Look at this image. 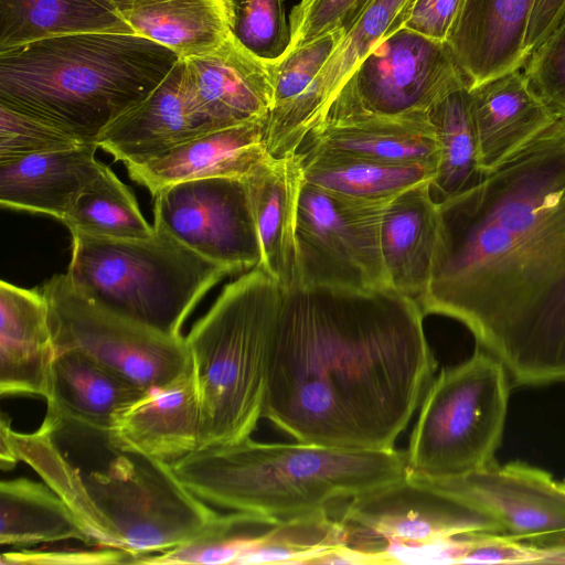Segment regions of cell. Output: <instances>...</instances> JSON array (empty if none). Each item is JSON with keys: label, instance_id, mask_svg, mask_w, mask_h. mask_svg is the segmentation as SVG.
I'll return each mask as SVG.
<instances>
[{"label": "cell", "instance_id": "6da1fadb", "mask_svg": "<svg viewBox=\"0 0 565 565\" xmlns=\"http://www.w3.org/2000/svg\"><path fill=\"white\" fill-rule=\"evenodd\" d=\"M438 212L424 316L466 326L515 386L565 382V117Z\"/></svg>", "mask_w": 565, "mask_h": 565}, {"label": "cell", "instance_id": "7a4b0ae2", "mask_svg": "<svg viewBox=\"0 0 565 565\" xmlns=\"http://www.w3.org/2000/svg\"><path fill=\"white\" fill-rule=\"evenodd\" d=\"M423 319L392 287L284 290L263 418L301 443L394 449L436 370Z\"/></svg>", "mask_w": 565, "mask_h": 565}, {"label": "cell", "instance_id": "3957f363", "mask_svg": "<svg viewBox=\"0 0 565 565\" xmlns=\"http://www.w3.org/2000/svg\"><path fill=\"white\" fill-rule=\"evenodd\" d=\"M180 57L136 33L83 32L0 51V105L94 142Z\"/></svg>", "mask_w": 565, "mask_h": 565}, {"label": "cell", "instance_id": "277c9868", "mask_svg": "<svg viewBox=\"0 0 565 565\" xmlns=\"http://www.w3.org/2000/svg\"><path fill=\"white\" fill-rule=\"evenodd\" d=\"M171 466L207 504L275 523L332 508L407 475L406 451L259 443L250 437L196 449Z\"/></svg>", "mask_w": 565, "mask_h": 565}, {"label": "cell", "instance_id": "5b68a950", "mask_svg": "<svg viewBox=\"0 0 565 565\" xmlns=\"http://www.w3.org/2000/svg\"><path fill=\"white\" fill-rule=\"evenodd\" d=\"M282 288L260 266L227 284L184 338L199 388V447L239 443L263 418Z\"/></svg>", "mask_w": 565, "mask_h": 565}, {"label": "cell", "instance_id": "8992f818", "mask_svg": "<svg viewBox=\"0 0 565 565\" xmlns=\"http://www.w3.org/2000/svg\"><path fill=\"white\" fill-rule=\"evenodd\" d=\"M142 239L72 234L66 275L102 309L168 337L199 301L233 271L193 252L163 230Z\"/></svg>", "mask_w": 565, "mask_h": 565}, {"label": "cell", "instance_id": "52a82bcc", "mask_svg": "<svg viewBox=\"0 0 565 565\" xmlns=\"http://www.w3.org/2000/svg\"><path fill=\"white\" fill-rule=\"evenodd\" d=\"M509 380L503 365L479 347L465 362L443 369L422 401L406 450L407 475L447 479L494 462Z\"/></svg>", "mask_w": 565, "mask_h": 565}, {"label": "cell", "instance_id": "ba28073f", "mask_svg": "<svg viewBox=\"0 0 565 565\" xmlns=\"http://www.w3.org/2000/svg\"><path fill=\"white\" fill-rule=\"evenodd\" d=\"M83 479L107 547L127 552L134 564L196 539L220 515L171 463L141 455L116 452L105 469Z\"/></svg>", "mask_w": 565, "mask_h": 565}, {"label": "cell", "instance_id": "9c48e42d", "mask_svg": "<svg viewBox=\"0 0 565 565\" xmlns=\"http://www.w3.org/2000/svg\"><path fill=\"white\" fill-rule=\"evenodd\" d=\"M46 298L56 353L76 351L149 392L193 367L183 337H168L115 316L82 295L66 273L51 277Z\"/></svg>", "mask_w": 565, "mask_h": 565}, {"label": "cell", "instance_id": "30bf717a", "mask_svg": "<svg viewBox=\"0 0 565 565\" xmlns=\"http://www.w3.org/2000/svg\"><path fill=\"white\" fill-rule=\"evenodd\" d=\"M388 201L353 199L303 179L295 286L391 287L381 252V223Z\"/></svg>", "mask_w": 565, "mask_h": 565}, {"label": "cell", "instance_id": "8fae6325", "mask_svg": "<svg viewBox=\"0 0 565 565\" xmlns=\"http://www.w3.org/2000/svg\"><path fill=\"white\" fill-rule=\"evenodd\" d=\"M463 86L468 84L446 42L401 28L354 68L322 120L428 114Z\"/></svg>", "mask_w": 565, "mask_h": 565}, {"label": "cell", "instance_id": "7c38bea8", "mask_svg": "<svg viewBox=\"0 0 565 565\" xmlns=\"http://www.w3.org/2000/svg\"><path fill=\"white\" fill-rule=\"evenodd\" d=\"M348 545L377 554L393 546L423 545L473 532L502 533L487 513L406 475L405 478L333 508Z\"/></svg>", "mask_w": 565, "mask_h": 565}, {"label": "cell", "instance_id": "4fadbf2b", "mask_svg": "<svg viewBox=\"0 0 565 565\" xmlns=\"http://www.w3.org/2000/svg\"><path fill=\"white\" fill-rule=\"evenodd\" d=\"M153 198V225L193 252L233 274L260 264L258 235L243 179L180 182Z\"/></svg>", "mask_w": 565, "mask_h": 565}, {"label": "cell", "instance_id": "5bb4252c", "mask_svg": "<svg viewBox=\"0 0 565 565\" xmlns=\"http://www.w3.org/2000/svg\"><path fill=\"white\" fill-rule=\"evenodd\" d=\"M419 479L487 513L503 534L541 546H565V490L542 469L494 461L459 477Z\"/></svg>", "mask_w": 565, "mask_h": 565}, {"label": "cell", "instance_id": "9a60e30c", "mask_svg": "<svg viewBox=\"0 0 565 565\" xmlns=\"http://www.w3.org/2000/svg\"><path fill=\"white\" fill-rule=\"evenodd\" d=\"M414 0H370L345 26L339 45L308 89L286 107L270 111L265 125L267 152L292 156L323 119L354 68L385 38L405 23Z\"/></svg>", "mask_w": 565, "mask_h": 565}, {"label": "cell", "instance_id": "2e32d148", "mask_svg": "<svg viewBox=\"0 0 565 565\" xmlns=\"http://www.w3.org/2000/svg\"><path fill=\"white\" fill-rule=\"evenodd\" d=\"M220 129L200 107L180 58L138 105L119 116L95 140L125 166L142 163L207 131Z\"/></svg>", "mask_w": 565, "mask_h": 565}, {"label": "cell", "instance_id": "e0dca14e", "mask_svg": "<svg viewBox=\"0 0 565 565\" xmlns=\"http://www.w3.org/2000/svg\"><path fill=\"white\" fill-rule=\"evenodd\" d=\"M200 427V395L192 367L124 411L106 440L115 452L173 463L198 449Z\"/></svg>", "mask_w": 565, "mask_h": 565}, {"label": "cell", "instance_id": "ac0fdd59", "mask_svg": "<svg viewBox=\"0 0 565 565\" xmlns=\"http://www.w3.org/2000/svg\"><path fill=\"white\" fill-rule=\"evenodd\" d=\"M184 64L200 107L217 128L267 120L275 63L254 56L230 35L213 51Z\"/></svg>", "mask_w": 565, "mask_h": 565}, {"label": "cell", "instance_id": "d6986e66", "mask_svg": "<svg viewBox=\"0 0 565 565\" xmlns=\"http://www.w3.org/2000/svg\"><path fill=\"white\" fill-rule=\"evenodd\" d=\"M535 0H461L447 36L468 87L521 70Z\"/></svg>", "mask_w": 565, "mask_h": 565}, {"label": "cell", "instance_id": "ffe728a7", "mask_svg": "<svg viewBox=\"0 0 565 565\" xmlns=\"http://www.w3.org/2000/svg\"><path fill=\"white\" fill-rule=\"evenodd\" d=\"M266 121L214 129L142 163L126 166L129 177L153 196L175 183L207 178H245L269 153Z\"/></svg>", "mask_w": 565, "mask_h": 565}, {"label": "cell", "instance_id": "44dd1931", "mask_svg": "<svg viewBox=\"0 0 565 565\" xmlns=\"http://www.w3.org/2000/svg\"><path fill=\"white\" fill-rule=\"evenodd\" d=\"M56 355L46 298L0 282V395L47 398Z\"/></svg>", "mask_w": 565, "mask_h": 565}, {"label": "cell", "instance_id": "7402d4cb", "mask_svg": "<svg viewBox=\"0 0 565 565\" xmlns=\"http://www.w3.org/2000/svg\"><path fill=\"white\" fill-rule=\"evenodd\" d=\"M243 181L260 246L258 266L288 290L297 278L296 230L303 182L299 157L268 154Z\"/></svg>", "mask_w": 565, "mask_h": 565}, {"label": "cell", "instance_id": "603a6c76", "mask_svg": "<svg viewBox=\"0 0 565 565\" xmlns=\"http://www.w3.org/2000/svg\"><path fill=\"white\" fill-rule=\"evenodd\" d=\"M468 90L481 172L498 166L558 117L521 70Z\"/></svg>", "mask_w": 565, "mask_h": 565}, {"label": "cell", "instance_id": "cb8c5ba5", "mask_svg": "<svg viewBox=\"0 0 565 565\" xmlns=\"http://www.w3.org/2000/svg\"><path fill=\"white\" fill-rule=\"evenodd\" d=\"M327 150L395 164L438 167L439 143L428 114L358 115L322 120L298 149Z\"/></svg>", "mask_w": 565, "mask_h": 565}, {"label": "cell", "instance_id": "d4e9b609", "mask_svg": "<svg viewBox=\"0 0 565 565\" xmlns=\"http://www.w3.org/2000/svg\"><path fill=\"white\" fill-rule=\"evenodd\" d=\"M97 149L90 142L0 164L1 206L62 222L103 169L95 158Z\"/></svg>", "mask_w": 565, "mask_h": 565}, {"label": "cell", "instance_id": "484cf974", "mask_svg": "<svg viewBox=\"0 0 565 565\" xmlns=\"http://www.w3.org/2000/svg\"><path fill=\"white\" fill-rule=\"evenodd\" d=\"M430 181L406 189L385 206L381 252L390 286L418 301L426 292L439 235Z\"/></svg>", "mask_w": 565, "mask_h": 565}, {"label": "cell", "instance_id": "4316f807", "mask_svg": "<svg viewBox=\"0 0 565 565\" xmlns=\"http://www.w3.org/2000/svg\"><path fill=\"white\" fill-rule=\"evenodd\" d=\"M147 392L76 351L55 355L47 412L67 424L107 435L118 416Z\"/></svg>", "mask_w": 565, "mask_h": 565}, {"label": "cell", "instance_id": "83f0119b", "mask_svg": "<svg viewBox=\"0 0 565 565\" xmlns=\"http://www.w3.org/2000/svg\"><path fill=\"white\" fill-rule=\"evenodd\" d=\"M130 30L186 60L230 35L226 0H102Z\"/></svg>", "mask_w": 565, "mask_h": 565}, {"label": "cell", "instance_id": "f1b7e54d", "mask_svg": "<svg viewBox=\"0 0 565 565\" xmlns=\"http://www.w3.org/2000/svg\"><path fill=\"white\" fill-rule=\"evenodd\" d=\"M67 540L94 545L72 509L50 486L28 478L1 481V545L26 547Z\"/></svg>", "mask_w": 565, "mask_h": 565}, {"label": "cell", "instance_id": "f546056e", "mask_svg": "<svg viewBox=\"0 0 565 565\" xmlns=\"http://www.w3.org/2000/svg\"><path fill=\"white\" fill-rule=\"evenodd\" d=\"M305 181L359 200L382 201L433 182L437 166L395 164L327 150L297 151Z\"/></svg>", "mask_w": 565, "mask_h": 565}, {"label": "cell", "instance_id": "4dcf8cb0", "mask_svg": "<svg viewBox=\"0 0 565 565\" xmlns=\"http://www.w3.org/2000/svg\"><path fill=\"white\" fill-rule=\"evenodd\" d=\"M83 32L134 33L102 0H0V51Z\"/></svg>", "mask_w": 565, "mask_h": 565}, {"label": "cell", "instance_id": "1f68e13d", "mask_svg": "<svg viewBox=\"0 0 565 565\" xmlns=\"http://www.w3.org/2000/svg\"><path fill=\"white\" fill-rule=\"evenodd\" d=\"M428 116L439 143V162L430 184L439 203L471 188L482 175L468 86L446 95Z\"/></svg>", "mask_w": 565, "mask_h": 565}, {"label": "cell", "instance_id": "d6a6232c", "mask_svg": "<svg viewBox=\"0 0 565 565\" xmlns=\"http://www.w3.org/2000/svg\"><path fill=\"white\" fill-rule=\"evenodd\" d=\"M344 544L348 534L332 507L281 520L255 533L238 564H313Z\"/></svg>", "mask_w": 565, "mask_h": 565}, {"label": "cell", "instance_id": "836d02e7", "mask_svg": "<svg viewBox=\"0 0 565 565\" xmlns=\"http://www.w3.org/2000/svg\"><path fill=\"white\" fill-rule=\"evenodd\" d=\"M62 223L71 233L117 239L148 238L154 232L128 186L105 164Z\"/></svg>", "mask_w": 565, "mask_h": 565}, {"label": "cell", "instance_id": "e575fe53", "mask_svg": "<svg viewBox=\"0 0 565 565\" xmlns=\"http://www.w3.org/2000/svg\"><path fill=\"white\" fill-rule=\"evenodd\" d=\"M231 36L254 56L277 63L290 46L284 0H226Z\"/></svg>", "mask_w": 565, "mask_h": 565}, {"label": "cell", "instance_id": "d590c367", "mask_svg": "<svg viewBox=\"0 0 565 565\" xmlns=\"http://www.w3.org/2000/svg\"><path fill=\"white\" fill-rule=\"evenodd\" d=\"M84 143L54 126L0 105V164Z\"/></svg>", "mask_w": 565, "mask_h": 565}, {"label": "cell", "instance_id": "8d00e7d4", "mask_svg": "<svg viewBox=\"0 0 565 565\" xmlns=\"http://www.w3.org/2000/svg\"><path fill=\"white\" fill-rule=\"evenodd\" d=\"M344 33L345 28L338 29L287 52L275 63L274 100L270 111L286 107L308 89Z\"/></svg>", "mask_w": 565, "mask_h": 565}, {"label": "cell", "instance_id": "74e56055", "mask_svg": "<svg viewBox=\"0 0 565 565\" xmlns=\"http://www.w3.org/2000/svg\"><path fill=\"white\" fill-rule=\"evenodd\" d=\"M523 67L531 87L558 117H565V18Z\"/></svg>", "mask_w": 565, "mask_h": 565}, {"label": "cell", "instance_id": "f35d334b", "mask_svg": "<svg viewBox=\"0 0 565 565\" xmlns=\"http://www.w3.org/2000/svg\"><path fill=\"white\" fill-rule=\"evenodd\" d=\"M370 0H299L289 15L290 46H303L349 25Z\"/></svg>", "mask_w": 565, "mask_h": 565}, {"label": "cell", "instance_id": "ab89813d", "mask_svg": "<svg viewBox=\"0 0 565 565\" xmlns=\"http://www.w3.org/2000/svg\"><path fill=\"white\" fill-rule=\"evenodd\" d=\"M461 0H414L403 28L446 42Z\"/></svg>", "mask_w": 565, "mask_h": 565}, {"label": "cell", "instance_id": "60d3db41", "mask_svg": "<svg viewBox=\"0 0 565 565\" xmlns=\"http://www.w3.org/2000/svg\"><path fill=\"white\" fill-rule=\"evenodd\" d=\"M130 554L122 550L105 548L87 552L17 551L3 553L1 564H114L132 563Z\"/></svg>", "mask_w": 565, "mask_h": 565}, {"label": "cell", "instance_id": "b9f144b4", "mask_svg": "<svg viewBox=\"0 0 565 565\" xmlns=\"http://www.w3.org/2000/svg\"><path fill=\"white\" fill-rule=\"evenodd\" d=\"M565 18V0H535L524 41L526 61Z\"/></svg>", "mask_w": 565, "mask_h": 565}, {"label": "cell", "instance_id": "7bdbcfd3", "mask_svg": "<svg viewBox=\"0 0 565 565\" xmlns=\"http://www.w3.org/2000/svg\"><path fill=\"white\" fill-rule=\"evenodd\" d=\"M559 486L565 490V482H559Z\"/></svg>", "mask_w": 565, "mask_h": 565}]
</instances>
